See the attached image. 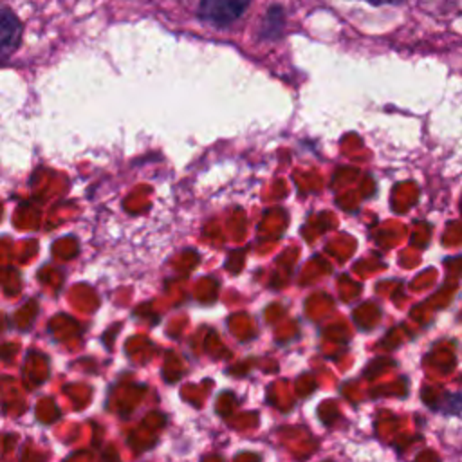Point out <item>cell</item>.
Masks as SVG:
<instances>
[{"label":"cell","instance_id":"cell-1","mask_svg":"<svg viewBox=\"0 0 462 462\" xmlns=\"http://www.w3.org/2000/svg\"><path fill=\"white\" fill-rule=\"evenodd\" d=\"M251 0H200L197 16L213 29H227L249 9Z\"/></svg>","mask_w":462,"mask_h":462},{"label":"cell","instance_id":"cell-2","mask_svg":"<svg viewBox=\"0 0 462 462\" xmlns=\"http://www.w3.org/2000/svg\"><path fill=\"white\" fill-rule=\"evenodd\" d=\"M22 40V23L18 20V16L9 9V7H2L0 13V49H2V56L4 60L16 51V47L20 45Z\"/></svg>","mask_w":462,"mask_h":462},{"label":"cell","instance_id":"cell-3","mask_svg":"<svg viewBox=\"0 0 462 462\" xmlns=\"http://www.w3.org/2000/svg\"><path fill=\"white\" fill-rule=\"evenodd\" d=\"M285 25V16L283 9L280 5H271L269 11L263 16L262 27H260V38L262 40H274L282 34Z\"/></svg>","mask_w":462,"mask_h":462},{"label":"cell","instance_id":"cell-4","mask_svg":"<svg viewBox=\"0 0 462 462\" xmlns=\"http://www.w3.org/2000/svg\"><path fill=\"white\" fill-rule=\"evenodd\" d=\"M365 2H368V4H372V5H384V4H401V2H404V0H365Z\"/></svg>","mask_w":462,"mask_h":462}]
</instances>
